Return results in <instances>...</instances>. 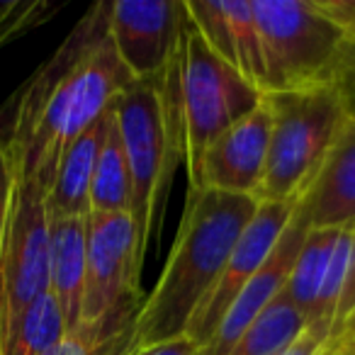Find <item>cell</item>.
Wrapping results in <instances>:
<instances>
[{
	"label": "cell",
	"instance_id": "cell-1",
	"mask_svg": "<svg viewBox=\"0 0 355 355\" xmlns=\"http://www.w3.org/2000/svg\"><path fill=\"white\" fill-rule=\"evenodd\" d=\"M129 83L107 32V3H98L22 90L6 141L17 178L46 193L66 148L107 114Z\"/></svg>",
	"mask_w": 355,
	"mask_h": 355
},
{
	"label": "cell",
	"instance_id": "cell-2",
	"mask_svg": "<svg viewBox=\"0 0 355 355\" xmlns=\"http://www.w3.org/2000/svg\"><path fill=\"white\" fill-rule=\"evenodd\" d=\"M258 200L188 190L185 209L163 270L137 311V348L185 336L195 309L222 272Z\"/></svg>",
	"mask_w": 355,
	"mask_h": 355
},
{
	"label": "cell",
	"instance_id": "cell-3",
	"mask_svg": "<svg viewBox=\"0 0 355 355\" xmlns=\"http://www.w3.org/2000/svg\"><path fill=\"white\" fill-rule=\"evenodd\" d=\"M171 64L158 78L132 80L112 105L114 124L132 173V217L144 261L156 239L173 173L180 163V129Z\"/></svg>",
	"mask_w": 355,
	"mask_h": 355
},
{
	"label": "cell",
	"instance_id": "cell-4",
	"mask_svg": "<svg viewBox=\"0 0 355 355\" xmlns=\"http://www.w3.org/2000/svg\"><path fill=\"white\" fill-rule=\"evenodd\" d=\"M171 69L180 129V163H185V173L190 175L205 148L251 114L263 103V93L207 49L188 15Z\"/></svg>",
	"mask_w": 355,
	"mask_h": 355
},
{
	"label": "cell",
	"instance_id": "cell-5",
	"mask_svg": "<svg viewBox=\"0 0 355 355\" xmlns=\"http://www.w3.org/2000/svg\"><path fill=\"white\" fill-rule=\"evenodd\" d=\"M263 100L270 112V139L258 202H297L319 173L348 112L331 83L263 95Z\"/></svg>",
	"mask_w": 355,
	"mask_h": 355
},
{
	"label": "cell",
	"instance_id": "cell-6",
	"mask_svg": "<svg viewBox=\"0 0 355 355\" xmlns=\"http://www.w3.org/2000/svg\"><path fill=\"white\" fill-rule=\"evenodd\" d=\"M263 51V95L329 85L345 37L316 0H251Z\"/></svg>",
	"mask_w": 355,
	"mask_h": 355
},
{
	"label": "cell",
	"instance_id": "cell-7",
	"mask_svg": "<svg viewBox=\"0 0 355 355\" xmlns=\"http://www.w3.org/2000/svg\"><path fill=\"white\" fill-rule=\"evenodd\" d=\"M49 224L46 193L32 180L17 178L10 224L0 251V345L22 311L49 292Z\"/></svg>",
	"mask_w": 355,
	"mask_h": 355
},
{
	"label": "cell",
	"instance_id": "cell-8",
	"mask_svg": "<svg viewBox=\"0 0 355 355\" xmlns=\"http://www.w3.org/2000/svg\"><path fill=\"white\" fill-rule=\"evenodd\" d=\"M144 258L134 217L124 214H88V261L80 324L105 319L141 295Z\"/></svg>",
	"mask_w": 355,
	"mask_h": 355
},
{
	"label": "cell",
	"instance_id": "cell-9",
	"mask_svg": "<svg viewBox=\"0 0 355 355\" xmlns=\"http://www.w3.org/2000/svg\"><path fill=\"white\" fill-rule=\"evenodd\" d=\"M185 8L178 0L107 3V32L114 54L132 80L163 76L178 49Z\"/></svg>",
	"mask_w": 355,
	"mask_h": 355
},
{
	"label": "cell",
	"instance_id": "cell-10",
	"mask_svg": "<svg viewBox=\"0 0 355 355\" xmlns=\"http://www.w3.org/2000/svg\"><path fill=\"white\" fill-rule=\"evenodd\" d=\"M300 202V200H297ZM297 202H258L256 214L251 222L243 227L241 236L236 239L232 253H229L227 263H224L222 272L217 275L214 285L200 302L195 309L193 319H190L185 336L193 340L195 345H205L209 336L217 331L222 316L236 300V295L243 290L248 280L256 275V270L268 261L272 253L275 243L285 234L287 224L295 217Z\"/></svg>",
	"mask_w": 355,
	"mask_h": 355
},
{
	"label": "cell",
	"instance_id": "cell-11",
	"mask_svg": "<svg viewBox=\"0 0 355 355\" xmlns=\"http://www.w3.org/2000/svg\"><path fill=\"white\" fill-rule=\"evenodd\" d=\"M270 112L263 100L251 114L217 137L188 175V190L236 195L258 200L268 158Z\"/></svg>",
	"mask_w": 355,
	"mask_h": 355
},
{
	"label": "cell",
	"instance_id": "cell-12",
	"mask_svg": "<svg viewBox=\"0 0 355 355\" xmlns=\"http://www.w3.org/2000/svg\"><path fill=\"white\" fill-rule=\"evenodd\" d=\"M306 219L297 202L295 217L287 224L285 234L275 243L268 261L256 270V275L243 285V290L236 295L227 314L222 316L217 331L209 336V340L198 348V355H227L234 348L241 334L285 292L287 277H290L292 263L297 258V251L302 246V239L306 234Z\"/></svg>",
	"mask_w": 355,
	"mask_h": 355
},
{
	"label": "cell",
	"instance_id": "cell-13",
	"mask_svg": "<svg viewBox=\"0 0 355 355\" xmlns=\"http://www.w3.org/2000/svg\"><path fill=\"white\" fill-rule=\"evenodd\" d=\"M185 15L214 56L263 93V51L251 0H183Z\"/></svg>",
	"mask_w": 355,
	"mask_h": 355
},
{
	"label": "cell",
	"instance_id": "cell-14",
	"mask_svg": "<svg viewBox=\"0 0 355 355\" xmlns=\"http://www.w3.org/2000/svg\"><path fill=\"white\" fill-rule=\"evenodd\" d=\"M309 229H350L355 224V117L345 114L319 173L300 198Z\"/></svg>",
	"mask_w": 355,
	"mask_h": 355
},
{
	"label": "cell",
	"instance_id": "cell-15",
	"mask_svg": "<svg viewBox=\"0 0 355 355\" xmlns=\"http://www.w3.org/2000/svg\"><path fill=\"white\" fill-rule=\"evenodd\" d=\"M49 292L69 331L80 324L88 261V217L49 219Z\"/></svg>",
	"mask_w": 355,
	"mask_h": 355
},
{
	"label": "cell",
	"instance_id": "cell-16",
	"mask_svg": "<svg viewBox=\"0 0 355 355\" xmlns=\"http://www.w3.org/2000/svg\"><path fill=\"white\" fill-rule=\"evenodd\" d=\"M105 117L100 122H95L90 129H85L66 148L64 158L56 166L51 185L46 190V212H49V219L88 217L90 183H93L95 158H98V148L100 141H103Z\"/></svg>",
	"mask_w": 355,
	"mask_h": 355
},
{
	"label": "cell",
	"instance_id": "cell-17",
	"mask_svg": "<svg viewBox=\"0 0 355 355\" xmlns=\"http://www.w3.org/2000/svg\"><path fill=\"white\" fill-rule=\"evenodd\" d=\"M132 173H129L127 153H124L112 107H110L105 117L103 141H100L98 158H95L88 214H132Z\"/></svg>",
	"mask_w": 355,
	"mask_h": 355
},
{
	"label": "cell",
	"instance_id": "cell-18",
	"mask_svg": "<svg viewBox=\"0 0 355 355\" xmlns=\"http://www.w3.org/2000/svg\"><path fill=\"white\" fill-rule=\"evenodd\" d=\"M141 300L127 302L105 319L78 324L42 355H129L137 350V311Z\"/></svg>",
	"mask_w": 355,
	"mask_h": 355
},
{
	"label": "cell",
	"instance_id": "cell-19",
	"mask_svg": "<svg viewBox=\"0 0 355 355\" xmlns=\"http://www.w3.org/2000/svg\"><path fill=\"white\" fill-rule=\"evenodd\" d=\"M343 232L345 229H306L297 258L292 263L285 297L306 316V326H309V316L319 300L326 272H329L334 248Z\"/></svg>",
	"mask_w": 355,
	"mask_h": 355
},
{
	"label": "cell",
	"instance_id": "cell-20",
	"mask_svg": "<svg viewBox=\"0 0 355 355\" xmlns=\"http://www.w3.org/2000/svg\"><path fill=\"white\" fill-rule=\"evenodd\" d=\"M306 331V316L282 292L241 334L227 355H280Z\"/></svg>",
	"mask_w": 355,
	"mask_h": 355
},
{
	"label": "cell",
	"instance_id": "cell-21",
	"mask_svg": "<svg viewBox=\"0 0 355 355\" xmlns=\"http://www.w3.org/2000/svg\"><path fill=\"white\" fill-rule=\"evenodd\" d=\"M66 331L69 326L61 314L59 302L51 292H44L22 311L15 329L10 331L6 343L0 345V355H42L59 343Z\"/></svg>",
	"mask_w": 355,
	"mask_h": 355
},
{
	"label": "cell",
	"instance_id": "cell-22",
	"mask_svg": "<svg viewBox=\"0 0 355 355\" xmlns=\"http://www.w3.org/2000/svg\"><path fill=\"white\" fill-rule=\"evenodd\" d=\"M355 343V224L350 227V263H348V280L340 297L338 311H336L334 334H331V350L340 355Z\"/></svg>",
	"mask_w": 355,
	"mask_h": 355
},
{
	"label": "cell",
	"instance_id": "cell-23",
	"mask_svg": "<svg viewBox=\"0 0 355 355\" xmlns=\"http://www.w3.org/2000/svg\"><path fill=\"white\" fill-rule=\"evenodd\" d=\"M15 185H17V173H15L12 156H10V148H8V144L0 141V251H3L8 224H10Z\"/></svg>",
	"mask_w": 355,
	"mask_h": 355
},
{
	"label": "cell",
	"instance_id": "cell-24",
	"mask_svg": "<svg viewBox=\"0 0 355 355\" xmlns=\"http://www.w3.org/2000/svg\"><path fill=\"white\" fill-rule=\"evenodd\" d=\"M331 85L336 88V93L343 100V107L350 117H355V44L345 42L343 54L338 59V66L334 71Z\"/></svg>",
	"mask_w": 355,
	"mask_h": 355
},
{
	"label": "cell",
	"instance_id": "cell-25",
	"mask_svg": "<svg viewBox=\"0 0 355 355\" xmlns=\"http://www.w3.org/2000/svg\"><path fill=\"white\" fill-rule=\"evenodd\" d=\"M319 10L334 22L348 44H355V0H316Z\"/></svg>",
	"mask_w": 355,
	"mask_h": 355
},
{
	"label": "cell",
	"instance_id": "cell-26",
	"mask_svg": "<svg viewBox=\"0 0 355 355\" xmlns=\"http://www.w3.org/2000/svg\"><path fill=\"white\" fill-rule=\"evenodd\" d=\"M280 355H334V353H331V345L324 336L306 329L304 334H302L290 348L282 350Z\"/></svg>",
	"mask_w": 355,
	"mask_h": 355
},
{
	"label": "cell",
	"instance_id": "cell-27",
	"mask_svg": "<svg viewBox=\"0 0 355 355\" xmlns=\"http://www.w3.org/2000/svg\"><path fill=\"white\" fill-rule=\"evenodd\" d=\"M129 355H198V345L188 336H180V338L163 340V343L148 345V348H137Z\"/></svg>",
	"mask_w": 355,
	"mask_h": 355
},
{
	"label": "cell",
	"instance_id": "cell-28",
	"mask_svg": "<svg viewBox=\"0 0 355 355\" xmlns=\"http://www.w3.org/2000/svg\"><path fill=\"white\" fill-rule=\"evenodd\" d=\"M348 350H355V343H353V345H350V348H348Z\"/></svg>",
	"mask_w": 355,
	"mask_h": 355
},
{
	"label": "cell",
	"instance_id": "cell-29",
	"mask_svg": "<svg viewBox=\"0 0 355 355\" xmlns=\"http://www.w3.org/2000/svg\"><path fill=\"white\" fill-rule=\"evenodd\" d=\"M345 353H348V350H345ZM353 353H355V350H353Z\"/></svg>",
	"mask_w": 355,
	"mask_h": 355
}]
</instances>
